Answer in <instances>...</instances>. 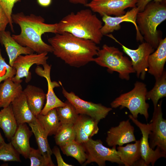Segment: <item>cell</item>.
Returning a JSON list of instances; mask_svg holds the SVG:
<instances>
[{
	"label": "cell",
	"mask_w": 166,
	"mask_h": 166,
	"mask_svg": "<svg viewBox=\"0 0 166 166\" xmlns=\"http://www.w3.org/2000/svg\"><path fill=\"white\" fill-rule=\"evenodd\" d=\"M28 124L34 135L38 149L51 166H55L51 159V156L53 153L48 142V136L37 118L33 122Z\"/></svg>",
	"instance_id": "24"
},
{
	"label": "cell",
	"mask_w": 166,
	"mask_h": 166,
	"mask_svg": "<svg viewBox=\"0 0 166 166\" xmlns=\"http://www.w3.org/2000/svg\"><path fill=\"white\" fill-rule=\"evenodd\" d=\"M102 26V22L96 14L87 9L72 12L65 16L57 23V31L58 34L68 33L97 44L103 36L101 31Z\"/></svg>",
	"instance_id": "3"
},
{
	"label": "cell",
	"mask_w": 166,
	"mask_h": 166,
	"mask_svg": "<svg viewBox=\"0 0 166 166\" xmlns=\"http://www.w3.org/2000/svg\"><path fill=\"white\" fill-rule=\"evenodd\" d=\"M138 12V9L136 7L132 8L122 15L112 17L104 15L102 16V20L104 24L102 26L101 30V33L103 35H107L115 30H120L121 28L120 24L122 22H131L135 26L136 31L137 40L142 42L143 38L139 30L136 21L137 15Z\"/></svg>",
	"instance_id": "15"
},
{
	"label": "cell",
	"mask_w": 166,
	"mask_h": 166,
	"mask_svg": "<svg viewBox=\"0 0 166 166\" xmlns=\"http://www.w3.org/2000/svg\"><path fill=\"white\" fill-rule=\"evenodd\" d=\"M134 130L129 120L122 121L118 126L112 127L108 131L106 142L109 146L113 147L135 142Z\"/></svg>",
	"instance_id": "16"
},
{
	"label": "cell",
	"mask_w": 166,
	"mask_h": 166,
	"mask_svg": "<svg viewBox=\"0 0 166 166\" xmlns=\"http://www.w3.org/2000/svg\"><path fill=\"white\" fill-rule=\"evenodd\" d=\"M4 142H5L4 139L2 136L0 132V145Z\"/></svg>",
	"instance_id": "42"
},
{
	"label": "cell",
	"mask_w": 166,
	"mask_h": 166,
	"mask_svg": "<svg viewBox=\"0 0 166 166\" xmlns=\"http://www.w3.org/2000/svg\"><path fill=\"white\" fill-rule=\"evenodd\" d=\"M156 50L150 55L148 59V73L155 79L162 74L166 61V38L161 39Z\"/></svg>",
	"instance_id": "19"
},
{
	"label": "cell",
	"mask_w": 166,
	"mask_h": 166,
	"mask_svg": "<svg viewBox=\"0 0 166 166\" xmlns=\"http://www.w3.org/2000/svg\"><path fill=\"white\" fill-rule=\"evenodd\" d=\"M13 22L18 25L20 33L12 34L14 39L22 46L28 47L37 53H53V48L44 42L42 36L45 33L57 34V23L47 24L40 16L26 15L22 12L12 14Z\"/></svg>",
	"instance_id": "2"
},
{
	"label": "cell",
	"mask_w": 166,
	"mask_h": 166,
	"mask_svg": "<svg viewBox=\"0 0 166 166\" xmlns=\"http://www.w3.org/2000/svg\"><path fill=\"white\" fill-rule=\"evenodd\" d=\"M48 53H32L19 56L14 60L13 66L15 69L16 73L14 77L11 78L16 83H21L22 79L25 78V82L27 83L31 79V73L29 71L31 67L34 64L43 66L47 63L49 57Z\"/></svg>",
	"instance_id": "10"
},
{
	"label": "cell",
	"mask_w": 166,
	"mask_h": 166,
	"mask_svg": "<svg viewBox=\"0 0 166 166\" xmlns=\"http://www.w3.org/2000/svg\"><path fill=\"white\" fill-rule=\"evenodd\" d=\"M129 118L140 129L142 134L140 139V150L141 158L144 160L147 166L151 164L153 166L156 161L161 158L166 157V153L162 151L158 147L154 150L150 146L148 138L152 127V124H143L137 119L134 118L131 115L128 116Z\"/></svg>",
	"instance_id": "12"
},
{
	"label": "cell",
	"mask_w": 166,
	"mask_h": 166,
	"mask_svg": "<svg viewBox=\"0 0 166 166\" xmlns=\"http://www.w3.org/2000/svg\"><path fill=\"white\" fill-rule=\"evenodd\" d=\"M148 91L144 83L136 81L133 88L130 91L120 95L111 103L112 108L120 107L121 109L126 108L132 117L137 119L140 114L143 115L146 121L149 117V104L146 102V96Z\"/></svg>",
	"instance_id": "6"
},
{
	"label": "cell",
	"mask_w": 166,
	"mask_h": 166,
	"mask_svg": "<svg viewBox=\"0 0 166 166\" xmlns=\"http://www.w3.org/2000/svg\"><path fill=\"white\" fill-rule=\"evenodd\" d=\"M162 102L161 100L154 108L151 121L152 127L149 135L150 140L148 142L152 149H154L157 146L166 153V120L163 117Z\"/></svg>",
	"instance_id": "13"
},
{
	"label": "cell",
	"mask_w": 166,
	"mask_h": 166,
	"mask_svg": "<svg viewBox=\"0 0 166 166\" xmlns=\"http://www.w3.org/2000/svg\"><path fill=\"white\" fill-rule=\"evenodd\" d=\"M18 126L11 104L0 110V127L8 140L13 136Z\"/></svg>",
	"instance_id": "26"
},
{
	"label": "cell",
	"mask_w": 166,
	"mask_h": 166,
	"mask_svg": "<svg viewBox=\"0 0 166 166\" xmlns=\"http://www.w3.org/2000/svg\"><path fill=\"white\" fill-rule=\"evenodd\" d=\"M38 4L41 6L46 7L51 4L52 0H37Z\"/></svg>",
	"instance_id": "39"
},
{
	"label": "cell",
	"mask_w": 166,
	"mask_h": 166,
	"mask_svg": "<svg viewBox=\"0 0 166 166\" xmlns=\"http://www.w3.org/2000/svg\"><path fill=\"white\" fill-rule=\"evenodd\" d=\"M28 158L30 160L31 166H51L38 149L31 147Z\"/></svg>",
	"instance_id": "34"
},
{
	"label": "cell",
	"mask_w": 166,
	"mask_h": 166,
	"mask_svg": "<svg viewBox=\"0 0 166 166\" xmlns=\"http://www.w3.org/2000/svg\"><path fill=\"white\" fill-rule=\"evenodd\" d=\"M28 106L36 117L41 112L46 99V94L41 88L31 85H28L23 90Z\"/></svg>",
	"instance_id": "21"
},
{
	"label": "cell",
	"mask_w": 166,
	"mask_h": 166,
	"mask_svg": "<svg viewBox=\"0 0 166 166\" xmlns=\"http://www.w3.org/2000/svg\"><path fill=\"white\" fill-rule=\"evenodd\" d=\"M166 19L165 2L149 3L143 11L139 12L136 18V24L145 42L154 49L158 47L161 38L157 28Z\"/></svg>",
	"instance_id": "4"
},
{
	"label": "cell",
	"mask_w": 166,
	"mask_h": 166,
	"mask_svg": "<svg viewBox=\"0 0 166 166\" xmlns=\"http://www.w3.org/2000/svg\"><path fill=\"white\" fill-rule=\"evenodd\" d=\"M8 24H9V18L0 5V32L5 30Z\"/></svg>",
	"instance_id": "37"
},
{
	"label": "cell",
	"mask_w": 166,
	"mask_h": 166,
	"mask_svg": "<svg viewBox=\"0 0 166 166\" xmlns=\"http://www.w3.org/2000/svg\"><path fill=\"white\" fill-rule=\"evenodd\" d=\"M155 80L154 87L147 91L146 96V100L152 101L154 108L156 107L160 99L166 96V72L165 70L162 75Z\"/></svg>",
	"instance_id": "28"
},
{
	"label": "cell",
	"mask_w": 166,
	"mask_h": 166,
	"mask_svg": "<svg viewBox=\"0 0 166 166\" xmlns=\"http://www.w3.org/2000/svg\"><path fill=\"white\" fill-rule=\"evenodd\" d=\"M93 61L107 68L109 73L117 72L119 77L123 80H129L130 74L135 73L131 61L124 56L122 52L117 48L106 44L104 45L100 49Z\"/></svg>",
	"instance_id": "5"
},
{
	"label": "cell",
	"mask_w": 166,
	"mask_h": 166,
	"mask_svg": "<svg viewBox=\"0 0 166 166\" xmlns=\"http://www.w3.org/2000/svg\"><path fill=\"white\" fill-rule=\"evenodd\" d=\"M54 135L56 143L60 147L75 140L76 135L73 124H61Z\"/></svg>",
	"instance_id": "30"
},
{
	"label": "cell",
	"mask_w": 166,
	"mask_h": 166,
	"mask_svg": "<svg viewBox=\"0 0 166 166\" xmlns=\"http://www.w3.org/2000/svg\"><path fill=\"white\" fill-rule=\"evenodd\" d=\"M99 121L91 117L79 114L78 119L73 124L76 132L75 140L83 144L97 133Z\"/></svg>",
	"instance_id": "17"
},
{
	"label": "cell",
	"mask_w": 166,
	"mask_h": 166,
	"mask_svg": "<svg viewBox=\"0 0 166 166\" xmlns=\"http://www.w3.org/2000/svg\"><path fill=\"white\" fill-rule=\"evenodd\" d=\"M48 42L57 57L70 66L80 67L93 61L100 48L92 41L67 32L56 34Z\"/></svg>",
	"instance_id": "1"
},
{
	"label": "cell",
	"mask_w": 166,
	"mask_h": 166,
	"mask_svg": "<svg viewBox=\"0 0 166 166\" xmlns=\"http://www.w3.org/2000/svg\"><path fill=\"white\" fill-rule=\"evenodd\" d=\"M147 166L144 160L141 158L134 164V166Z\"/></svg>",
	"instance_id": "41"
},
{
	"label": "cell",
	"mask_w": 166,
	"mask_h": 166,
	"mask_svg": "<svg viewBox=\"0 0 166 166\" xmlns=\"http://www.w3.org/2000/svg\"><path fill=\"white\" fill-rule=\"evenodd\" d=\"M138 0H92L85 6L102 16L105 14L119 16L125 13L128 8L136 7Z\"/></svg>",
	"instance_id": "11"
},
{
	"label": "cell",
	"mask_w": 166,
	"mask_h": 166,
	"mask_svg": "<svg viewBox=\"0 0 166 166\" xmlns=\"http://www.w3.org/2000/svg\"><path fill=\"white\" fill-rule=\"evenodd\" d=\"M62 93L79 114L89 116L99 122L105 117L111 111L112 108L107 107L101 104H96L82 99L73 92H68L62 86Z\"/></svg>",
	"instance_id": "8"
},
{
	"label": "cell",
	"mask_w": 166,
	"mask_h": 166,
	"mask_svg": "<svg viewBox=\"0 0 166 166\" xmlns=\"http://www.w3.org/2000/svg\"><path fill=\"white\" fill-rule=\"evenodd\" d=\"M69 2L73 4H80L85 6L88 0H68Z\"/></svg>",
	"instance_id": "40"
},
{
	"label": "cell",
	"mask_w": 166,
	"mask_h": 166,
	"mask_svg": "<svg viewBox=\"0 0 166 166\" xmlns=\"http://www.w3.org/2000/svg\"><path fill=\"white\" fill-rule=\"evenodd\" d=\"M33 132L26 123L18 125L16 131L11 139V143L15 150L25 159L28 158L31 148L30 139Z\"/></svg>",
	"instance_id": "20"
},
{
	"label": "cell",
	"mask_w": 166,
	"mask_h": 166,
	"mask_svg": "<svg viewBox=\"0 0 166 166\" xmlns=\"http://www.w3.org/2000/svg\"><path fill=\"white\" fill-rule=\"evenodd\" d=\"M20 0H0V5L7 15L9 21V25L13 32H14L11 18L12 10L15 4Z\"/></svg>",
	"instance_id": "35"
},
{
	"label": "cell",
	"mask_w": 166,
	"mask_h": 166,
	"mask_svg": "<svg viewBox=\"0 0 166 166\" xmlns=\"http://www.w3.org/2000/svg\"><path fill=\"white\" fill-rule=\"evenodd\" d=\"M12 111L18 125L33 122L36 117L30 110L26 97L22 93L11 104Z\"/></svg>",
	"instance_id": "22"
},
{
	"label": "cell",
	"mask_w": 166,
	"mask_h": 166,
	"mask_svg": "<svg viewBox=\"0 0 166 166\" xmlns=\"http://www.w3.org/2000/svg\"><path fill=\"white\" fill-rule=\"evenodd\" d=\"M140 140H136L134 144H128L125 146H119L117 148L118 154L123 165L134 166L135 163L141 158Z\"/></svg>",
	"instance_id": "25"
},
{
	"label": "cell",
	"mask_w": 166,
	"mask_h": 166,
	"mask_svg": "<svg viewBox=\"0 0 166 166\" xmlns=\"http://www.w3.org/2000/svg\"><path fill=\"white\" fill-rule=\"evenodd\" d=\"M83 144L86 154V160L83 164L85 165L95 162L99 166H105L106 161L123 165L116 146L112 148L106 147L103 145L100 140H94L91 138Z\"/></svg>",
	"instance_id": "7"
},
{
	"label": "cell",
	"mask_w": 166,
	"mask_h": 166,
	"mask_svg": "<svg viewBox=\"0 0 166 166\" xmlns=\"http://www.w3.org/2000/svg\"><path fill=\"white\" fill-rule=\"evenodd\" d=\"M23 92L21 83L14 82L11 78H8L0 84V108H6Z\"/></svg>",
	"instance_id": "23"
},
{
	"label": "cell",
	"mask_w": 166,
	"mask_h": 166,
	"mask_svg": "<svg viewBox=\"0 0 166 166\" xmlns=\"http://www.w3.org/2000/svg\"><path fill=\"white\" fill-rule=\"evenodd\" d=\"M164 0H138L136 4V6L138 8L139 12H141L144 10L146 6L151 2L153 1L155 2H161Z\"/></svg>",
	"instance_id": "38"
},
{
	"label": "cell",
	"mask_w": 166,
	"mask_h": 166,
	"mask_svg": "<svg viewBox=\"0 0 166 166\" xmlns=\"http://www.w3.org/2000/svg\"><path fill=\"white\" fill-rule=\"evenodd\" d=\"M43 68L37 65L35 69V72L38 76L44 77L46 80L48 85V91L46 94V104L40 114H46L49 111L59 107L64 106L65 103L60 100L56 95L53 89L60 85L59 82L52 81L50 77L51 65L47 63L43 66Z\"/></svg>",
	"instance_id": "14"
},
{
	"label": "cell",
	"mask_w": 166,
	"mask_h": 166,
	"mask_svg": "<svg viewBox=\"0 0 166 166\" xmlns=\"http://www.w3.org/2000/svg\"><path fill=\"white\" fill-rule=\"evenodd\" d=\"M0 160L5 161L21 162L20 154L11 142L8 143L4 142L0 145Z\"/></svg>",
	"instance_id": "32"
},
{
	"label": "cell",
	"mask_w": 166,
	"mask_h": 166,
	"mask_svg": "<svg viewBox=\"0 0 166 166\" xmlns=\"http://www.w3.org/2000/svg\"><path fill=\"white\" fill-rule=\"evenodd\" d=\"M108 36L121 45L124 52L130 58L137 77L144 80L148 70V57L154 51L155 49L146 42H142L135 49H130L122 44L112 35Z\"/></svg>",
	"instance_id": "9"
},
{
	"label": "cell",
	"mask_w": 166,
	"mask_h": 166,
	"mask_svg": "<svg viewBox=\"0 0 166 166\" xmlns=\"http://www.w3.org/2000/svg\"><path fill=\"white\" fill-rule=\"evenodd\" d=\"M52 153L55 155L58 166H73L65 162L63 159L61 154L59 148L56 146H54L52 149Z\"/></svg>",
	"instance_id": "36"
},
{
	"label": "cell",
	"mask_w": 166,
	"mask_h": 166,
	"mask_svg": "<svg viewBox=\"0 0 166 166\" xmlns=\"http://www.w3.org/2000/svg\"><path fill=\"white\" fill-rule=\"evenodd\" d=\"M36 117L48 136L55 135L61 124L56 108L45 115L39 114Z\"/></svg>",
	"instance_id": "27"
},
{
	"label": "cell",
	"mask_w": 166,
	"mask_h": 166,
	"mask_svg": "<svg viewBox=\"0 0 166 166\" xmlns=\"http://www.w3.org/2000/svg\"><path fill=\"white\" fill-rule=\"evenodd\" d=\"M60 147L63 153L74 158L80 164H83L86 161V154L83 144L74 140Z\"/></svg>",
	"instance_id": "29"
},
{
	"label": "cell",
	"mask_w": 166,
	"mask_h": 166,
	"mask_svg": "<svg viewBox=\"0 0 166 166\" xmlns=\"http://www.w3.org/2000/svg\"><path fill=\"white\" fill-rule=\"evenodd\" d=\"M16 73L15 69L8 65L3 57L1 50L0 49V84L9 78H12L14 76Z\"/></svg>",
	"instance_id": "33"
},
{
	"label": "cell",
	"mask_w": 166,
	"mask_h": 166,
	"mask_svg": "<svg viewBox=\"0 0 166 166\" xmlns=\"http://www.w3.org/2000/svg\"><path fill=\"white\" fill-rule=\"evenodd\" d=\"M65 105L56 108L57 113L61 124H73L77 121L79 114L73 106L66 100Z\"/></svg>",
	"instance_id": "31"
},
{
	"label": "cell",
	"mask_w": 166,
	"mask_h": 166,
	"mask_svg": "<svg viewBox=\"0 0 166 166\" xmlns=\"http://www.w3.org/2000/svg\"><path fill=\"white\" fill-rule=\"evenodd\" d=\"M0 43L5 47L9 57V65L12 66L19 56L30 54L34 52L30 48L20 45L14 39L9 31L0 32Z\"/></svg>",
	"instance_id": "18"
}]
</instances>
